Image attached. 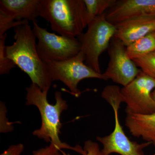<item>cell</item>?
<instances>
[{
    "instance_id": "20",
    "label": "cell",
    "mask_w": 155,
    "mask_h": 155,
    "mask_svg": "<svg viewBox=\"0 0 155 155\" xmlns=\"http://www.w3.org/2000/svg\"><path fill=\"white\" fill-rule=\"evenodd\" d=\"M33 155H63L56 145L51 143L49 146L33 151Z\"/></svg>"
},
{
    "instance_id": "2",
    "label": "cell",
    "mask_w": 155,
    "mask_h": 155,
    "mask_svg": "<svg viewBox=\"0 0 155 155\" xmlns=\"http://www.w3.org/2000/svg\"><path fill=\"white\" fill-rule=\"evenodd\" d=\"M14 31L15 41L6 46V56L29 76L32 84L42 91H49L53 81L38 55L36 37L29 22L15 27Z\"/></svg>"
},
{
    "instance_id": "1",
    "label": "cell",
    "mask_w": 155,
    "mask_h": 155,
    "mask_svg": "<svg viewBox=\"0 0 155 155\" xmlns=\"http://www.w3.org/2000/svg\"><path fill=\"white\" fill-rule=\"evenodd\" d=\"M26 91L25 104L35 106L41 116V126L33 131V135L46 142L54 143L61 150H71L84 155L85 152L80 146H71L62 142L59 137L62 126L61 114L68 108L67 101L63 99L61 92H56L55 104H51L48 100V91H42L38 85L32 83L26 87Z\"/></svg>"
},
{
    "instance_id": "17",
    "label": "cell",
    "mask_w": 155,
    "mask_h": 155,
    "mask_svg": "<svg viewBox=\"0 0 155 155\" xmlns=\"http://www.w3.org/2000/svg\"><path fill=\"white\" fill-rule=\"evenodd\" d=\"M7 34L0 37V75L8 74L11 69L17 67L14 62L7 57L5 53Z\"/></svg>"
},
{
    "instance_id": "6",
    "label": "cell",
    "mask_w": 155,
    "mask_h": 155,
    "mask_svg": "<svg viewBox=\"0 0 155 155\" xmlns=\"http://www.w3.org/2000/svg\"><path fill=\"white\" fill-rule=\"evenodd\" d=\"M104 100L113 108L115 117V125L114 131L109 135L97 136V141L103 145L101 150L104 155L116 153L121 155H144L143 150L149 146L150 142L139 143L130 140L123 130L119 122V110L121 103H123L121 93L112 91L108 93Z\"/></svg>"
},
{
    "instance_id": "10",
    "label": "cell",
    "mask_w": 155,
    "mask_h": 155,
    "mask_svg": "<svg viewBox=\"0 0 155 155\" xmlns=\"http://www.w3.org/2000/svg\"><path fill=\"white\" fill-rule=\"evenodd\" d=\"M143 16H155V0H119L109 9L106 17L114 25Z\"/></svg>"
},
{
    "instance_id": "19",
    "label": "cell",
    "mask_w": 155,
    "mask_h": 155,
    "mask_svg": "<svg viewBox=\"0 0 155 155\" xmlns=\"http://www.w3.org/2000/svg\"><path fill=\"white\" fill-rule=\"evenodd\" d=\"M83 149L85 151L84 155H104L99 144L91 140H86L84 142ZM61 152L63 155H71L69 153H67L62 150Z\"/></svg>"
},
{
    "instance_id": "7",
    "label": "cell",
    "mask_w": 155,
    "mask_h": 155,
    "mask_svg": "<svg viewBox=\"0 0 155 155\" xmlns=\"http://www.w3.org/2000/svg\"><path fill=\"white\" fill-rule=\"evenodd\" d=\"M33 31L38 39L36 49L44 62H61L77 55L81 51L80 42L76 37L57 35L33 22Z\"/></svg>"
},
{
    "instance_id": "8",
    "label": "cell",
    "mask_w": 155,
    "mask_h": 155,
    "mask_svg": "<svg viewBox=\"0 0 155 155\" xmlns=\"http://www.w3.org/2000/svg\"><path fill=\"white\" fill-rule=\"evenodd\" d=\"M155 88V79L141 71L127 86L121 89L127 114L149 115L155 113V101L152 92Z\"/></svg>"
},
{
    "instance_id": "16",
    "label": "cell",
    "mask_w": 155,
    "mask_h": 155,
    "mask_svg": "<svg viewBox=\"0 0 155 155\" xmlns=\"http://www.w3.org/2000/svg\"><path fill=\"white\" fill-rule=\"evenodd\" d=\"M133 61L143 72L155 79V51Z\"/></svg>"
},
{
    "instance_id": "14",
    "label": "cell",
    "mask_w": 155,
    "mask_h": 155,
    "mask_svg": "<svg viewBox=\"0 0 155 155\" xmlns=\"http://www.w3.org/2000/svg\"><path fill=\"white\" fill-rule=\"evenodd\" d=\"M155 51V31L147 35L126 47L127 55L137 59Z\"/></svg>"
},
{
    "instance_id": "22",
    "label": "cell",
    "mask_w": 155,
    "mask_h": 155,
    "mask_svg": "<svg viewBox=\"0 0 155 155\" xmlns=\"http://www.w3.org/2000/svg\"><path fill=\"white\" fill-rule=\"evenodd\" d=\"M152 97L153 98L155 101V88L153 90V91L152 92Z\"/></svg>"
},
{
    "instance_id": "23",
    "label": "cell",
    "mask_w": 155,
    "mask_h": 155,
    "mask_svg": "<svg viewBox=\"0 0 155 155\" xmlns=\"http://www.w3.org/2000/svg\"><path fill=\"white\" fill-rule=\"evenodd\" d=\"M155 155V154H154V155Z\"/></svg>"
},
{
    "instance_id": "15",
    "label": "cell",
    "mask_w": 155,
    "mask_h": 155,
    "mask_svg": "<svg viewBox=\"0 0 155 155\" xmlns=\"http://www.w3.org/2000/svg\"><path fill=\"white\" fill-rule=\"evenodd\" d=\"M117 0H84L86 7V17L87 25L97 17L105 14L111 8Z\"/></svg>"
},
{
    "instance_id": "13",
    "label": "cell",
    "mask_w": 155,
    "mask_h": 155,
    "mask_svg": "<svg viewBox=\"0 0 155 155\" xmlns=\"http://www.w3.org/2000/svg\"><path fill=\"white\" fill-rule=\"evenodd\" d=\"M125 125L131 135L141 137L155 147V113L149 115L127 114Z\"/></svg>"
},
{
    "instance_id": "4",
    "label": "cell",
    "mask_w": 155,
    "mask_h": 155,
    "mask_svg": "<svg viewBox=\"0 0 155 155\" xmlns=\"http://www.w3.org/2000/svg\"><path fill=\"white\" fill-rule=\"evenodd\" d=\"M106 14L89 23L85 33L78 37L81 45L80 51L84 55L85 64L100 73H102L100 56L108 50L116 29V25L107 20Z\"/></svg>"
},
{
    "instance_id": "9",
    "label": "cell",
    "mask_w": 155,
    "mask_h": 155,
    "mask_svg": "<svg viewBox=\"0 0 155 155\" xmlns=\"http://www.w3.org/2000/svg\"><path fill=\"white\" fill-rule=\"evenodd\" d=\"M110 61L103 73L107 80L127 86L137 77L141 70L127 55L126 46L119 39L114 37L108 49Z\"/></svg>"
},
{
    "instance_id": "12",
    "label": "cell",
    "mask_w": 155,
    "mask_h": 155,
    "mask_svg": "<svg viewBox=\"0 0 155 155\" xmlns=\"http://www.w3.org/2000/svg\"><path fill=\"white\" fill-rule=\"evenodd\" d=\"M41 0H1L0 11L17 21H37Z\"/></svg>"
},
{
    "instance_id": "18",
    "label": "cell",
    "mask_w": 155,
    "mask_h": 155,
    "mask_svg": "<svg viewBox=\"0 0 155 155\" xmlns=\"http://www.w3.org/2000/svg\"><path fill=\"white\" fill-rule=\"evenodd\" d=\"M28 22V21L26 20L17 21L0 11V37L5 34L6 31L11 28H14Z\"/></svg>"
},
{
    "instance_id": "11",
    "label": "cell",
    "mask_w": 155,
    "mask_h": 155,
    "mask_svg": "<svg viewBox=\"0 0 155 155\" xmlns=\"http://www.w3.org/2000/svg\"><path fill=\"white\" fill-rule=\"evenodd\" d=\"M115 37L128 45L155 31V16H143L131 18L116 25Z\"/></svg>"
},
{
    "instance_id": "21",
    "label": "cell",
    "mask_w": 155,
    "mask_h": 155,
    "mask_svg": "<svg viewBox=\"0 0 155 155\" xmlns=\"http://www.w3.org/2000/svg\"><path fill=\"white\" fill-rule=\"evenodd\" d=\"M22 143L12 145L0 155H20L24 150Z\"/></svg>"
},
{
    "instance_id": "3",
    "label": "cell",
    "mask_w": 155,
    "mask_h": 155,
    "mask_svg": "<svg viewBox=\"0 0 155 155\" xmlns=\"http://www.w3.org/2000/svg\"><path fill=\"white\" fill-rule=\"evenodd\" d=\"M40 17L62 36L78 37L87 26L84 0H41Z\"/></svg>"
},
{
    "instance_id": "5",
    "label": "cell",
    "mask_w": 155,
    "mask_h": 155,
    "mask_svg": "<svg viewBox=\"0 0 155 155\" xmlns=\"http://www.w3.org/2000/svg\"><path fill=\"white\" fill-rule=\"evenodd\" d=\"M84 61V55L80 51L77 55L66 61L44 62L53 81H60L63 82L72 95L78 97L81 93L78 84L81 80L87 78L107 80L103 73L96 72L86 65Z\"/></svg>"
}]
</instances>
